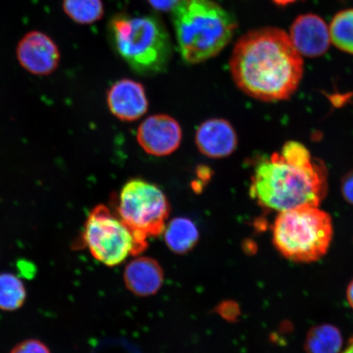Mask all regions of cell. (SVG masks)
I'll return each mask as SVG.
<instances>
[{"label": "cell", "instance_id": "277c9868", "mask_svg": "<svg viewBox=\"0 0 353 353\" xmlns=\"http://www.w3.org/2000/svg\"><path fill=\"white\" fill-rule=\"evenodd\" d=\"M109 33L119 55L137 73H160L169 65L173 47L157 16L118 14L110 20Z\"/></svg>", "mask_w": 353, "mask_h": 353}, {"label": "cell", "instance_id": "7c38bea8", "mask_svg": "<svg viewBox=\"0 0 353 353\" xmlns=\"http://www.w3.org/2000/svg\"><path fill=\"white\" fill-rule=\"evenodd\" d=\"M196 143L199 151L209 158L221 159L236 151L238 139L235 130L224 119H210L198 127Z\"/></svg>", "mask_w": 353, "mask_h": 353}, {"label": "cell", "instance_id": "6da1fadb", "mask_svg": "<svg viewBox=\"0 0 353 353\" xmlns=\"http://www.w3.org/2000/svg\"><path fill=\"white\" fill-rule=\"evenodd\" d=\"M230 70L234 81L247 95L277 101L290 99L297 90L304 63L285 30L263 28L251 30L236 42Z\"/></svg>", "mask_w": 353, "mask_h": 353}, {"label": "cell", "instance_id": "ba28073f", "mask_svg": "<svg viewBox=\"0 0 353 353\" xmlns=\"http://www.w3.org/2000/svg\"><path fill=\"white\" fill-rule=\"evenodd\" d=\"M17 57L26 72L34 76L46 77L59 68L61 54L52 38L33 30L26 34L17 44Z\"/></svg>", "mask_w": 353, "mask_h": 353}, {"label": "cell", "instance_id": "e0dca14e", "mask_svg": "<svg viewBox=\"0 0 353 353\" xmlns=\"http://www.w3.org/2000/svg\"><path fill=\"white\" fill-rule=\"evenodd\" d=\"M329 30L331 43L339 50L353 55V8L337 12Z\"/></svg>", "mask_w": 353, "mask_h": 353}, {"label": "cell", "instance_id": "2e32d148", "mask_svg": "<svg viewBox=\"0 0 353 353\" xmlns=\"http://www.w3.org/2000/svg\"><path fill=\"white\" fill-rule=\"evenodd\" d=\"M26 286L19 276L12 273L0 274V310L13 312L24 305Z\"/></svg>", "mask_w": 353, "mask_h": 353}, {"label": "cell", "instance_id": "30bf717a", "mask_svg": "<svg viewBox=\"0 0 353 353\" xmlns=\"http://www.w3.org/2000/svg\"><path fill=\"white\" fill-rule=\"evenodd\" d=\"M289 37L299 54L311 59L324 55L331 43L329 26L314 13L297 17L290 26Z\"/></svg>", "mask_w": 353, "mask_h": 353}, {"label": "cell", "instance_id": "d6986e66", "mask_svg": "<svg viewBox=\"0 0 353 353\" xmlns=\"http://www.w3.org/2000/svg\"><path fill=\"white\" fill-rule=\"evenodd\" d=\"M10 353H51L46 343L38 339H26L12 348Z\"/></svg>", "mask_w": 353, "mask_h": 353}, {"label": "cell", "instance_id": "52a82bcc", "mask_svg": "<svg viewBox=\"0 0 353 353\" xmlns=\"http://www.w3.org/2000/svg\"><path fill=\"white\" fill-rule=\"evenodd\" d=\"M170 210L165 193L142 179L128 182L119 199L118 215L132 231L147 238L165 231Z\"/></svg>", "mask_w": 353, "mask_h": 353}, {"label": "cell", "instance_id": "8fae6325", "mask_svg": "<svg viewBox=\"0 0 353 353\" xmlns=\"http://www.w3.org/2000/svg\"><path fill=\"white\" fill-rule=\"evenodd\" d=\"M108 108L123 121H134L148 112V100L142 83L123 79L114 83L108 92Z\"/></svg>", "mask_w": 353, "mask_h": 353}, {"label": "cell", "instance_id": "9a60e30c", "mask_svg": "<svg viewBox=\"0 0 353 353\" xmlns=\"http://www.w3.org/2000/svg\"><path fill=\"white\" fill-rule=\"evenodd\" d=\"M343 343L341 330L332 325L323 324L308 331L304 348L307 353H339Z\"/></svg>", "mask_w": 353, "mask_h": 353}, {"label": "cell", "instance_id": "5bb4252c", "mask_svg": "<svg viewBox=\"0 0 353 353\" xmlns=\"http://www.w3.org/2000/svg\"><path fill=\"white\" fill-rule=\"evenodd\" d=\"M165 240L174 252L183 254L196 245L199 239L198 229L192 221L176 218L165 228Z\"/></svg>", "mask_w": 353, "mask_h": 353}, {"label": "cell", "instance_id": "7a4b0ae2", "mask_svg": "<svg viewBox=\"0 0 353 353\" xmlns=\"http://www.w3.org/2000/svg\"><path fill=\"white\" fill-rule=\"evenodd\" d=\"M327 193V173L305 145L290 141L255 168L250 196L263 208L282 212L319 206Z\"/></svg>", "mask_w": 353, "mask_h": 353}, {"label": "cell", "instance_id": "ac0fdd59", "mask_svg": "<svg viewBox=\"0 0 353 353\" xmlns=\"http://www.w3.org/2000/svg\"><path fill=\"white\" fill-rule=\"evenodd\" d=\"M63 10L70 19L81 25H90L103 19L101 0H63Z\"/></svg>", "mask_w": 353, "mask_h": 353}, {"label": "cell", "instance_id": "8992f818", "mask_svg": "<svg viewBox=\"0 0 353 353\" xmlns=\"http://www.w3.org/2000/svg\"><path fill=\"white\" fill-rule=\"evenodd\" d=\"M148 238L139 235L110 210L99 205L88 216L82 233L83 246L95 259L105 266L121 264L130 255L147 248Z\"/></svg>", "mask_w": 353, "mask_h": 353}, {"label": "cell", "instance_id": "4fadbf2b", "mask_svg": "<svg viewBox=\"0 0 353 353\" xmlns=\"http://www.w3.org/2000/svg\"><path fill=\"white\" fill-rule=\"evenodd\" d=\"M163 279L162 268L152 259L141 257L132 260L125 272V282L132 293L139 296L156 294L161 288Z\"/></svg>", "mask_w": 353, "mask_h": 353}, {"label": "cell", "instance_id": "7402d4cb", "mask_svg": "<svg viewBox=\"0 0 353 353\" xmlns=\"http://www.w3.org/2000/svg\"><path fill=\"white\" fill-rule=\"evenodd\" d=\"M347 299L348 303L353 309V280L350 282V284L348 285L347 289Z\"/></svg>", "mask_w": 353, "mask_h": 353}, {"label": "cell", "instance_id": "ffe728a7", "mask_svg": "<svg viewBox=\"0 0 353 353\" xmlns=\"http://www.w3.org/2000/svg\"><path fill=\"white\" fill-rule=\"evenodd\" d=\"M341 191L344 199L353 205V170L343 179Z\"/></svg>", "mask_w": 353, "mask_h": 353}, {"label": "cell", "instance_id": "603a6c76", "mask_svg": "<svg viewBox=\"0 0 353 353\" xmlns=\"http://www.w3.org/2000/svg\"><path fill=\"white\" fill-rule=\"evenodd\" d=\"M272 1L277 6L285 7L287 6H290V4L301 1V0H272Z\"/></svg>", "mask_w": 353, "mask_h": 353}, {"label": "cell", "instance_id": "cb8c5ba5", "mask_svg": "<svg viewBox=\"0 0 353 353\" xmlns=\"http://www.w3.org/2000/svg\"><path fill=\"white\" fill-rule=\"evenodd\" d=\"M342 353H353V337L350 339L345 350Z\"/></svg>", "mask_w": 353, "mask_h": 353}, {"label": "cell", "instance_id": "3957f363", "mask_svg": "<svg viewBox=\"0 0 353 353\" xmlns=\"http://www.w3.org/2000/svg\"><path fill=\"white\" fill-rule=\"evenodd\" d=\"M172 20L180 54L190 64L219 54L237 28L235 19L213 0H180Z\"/></svg>", "mask_w": 353, "mask_h": 353}, {"label": "cell", "instance_id": "5b68a950", "mask_svg": "<svg viewBox=\"0 0 353 353\" xmlns=\"http://www.w3.org/2000/svg\"><path fill=\"white\" fill-rule=\"evenodd\" d=\"M333 234L328 213L319 206L303 205L280 212L273 225L272 241L285 259L308 263L327 253Z\"/></svg>", "mask_w": 353, "mask_h": 353}, {"label": "cell", "instance_id": "9c48e42d", "mask_svg": "<svg viewBox=\"0 0 353 353\" xmlns=\"http://www.w3.org/2000/svg\"><path fill=\"white\" fill-rule=\"evenodd\" d=\"M182 130L178 121L165 114H153L141 123L137 139L145 152L154 157L174 153L182 142Z\"/></svg>", "mask_w": 353, "mask_h": 353}, {"label": "cell", "instance_id": "44dd1931", "mask_svg": "<svg viewBox=\"0 0 353 353\" xmlns=\"http://www.w3.org/2000/svg\"><path fill=\"white\" fill-rule=\"evenodd\" d=\"M150 6L160 12H169L174 10L180 0H148Z\"/></svg>", "mask_w": 353, "mask_h": 353}]
</instances>
